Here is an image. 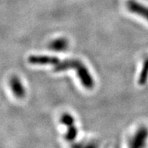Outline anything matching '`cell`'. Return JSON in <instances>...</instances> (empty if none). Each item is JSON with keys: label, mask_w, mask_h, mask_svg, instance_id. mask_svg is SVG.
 <instances>
[{"label": "cell", "mask_w": 148, "mask_h": 148, "mask_svg": "<svg viewBox=\"0 0 148 148\" xmlns=\"http://www.w3.org/2000/svg\"><path fill=\"white\" fill-rule=\"evenodd\" d=\"M70 69H73L76 70L80 82L86 89H93L95 87V80L88 71L87 66L81 60L78 59L59 60L55 65H53V70L56 73L64 72Z\"/></svg>", "instance_id": "obj_1"}, {"label": "cell", "mask_w": 148, "mask_h": 148, "mask_svg": "<svg viewBox=\"0 0 148 148\" xmlns=\"http://www.w3.org/2000/svg\"><path fill=\"white\" fill-rule=\"evenodd\" d=\"M60 123L67 127V132L64 135V138L67 141L71 142L76 138L78 130L75 125V119L70 113H64L60 119Z\"/></svg>", "instance_id": "obj_2"}, {"label": "cell", "mask_w": 148, "mask_h": 148, "mask_svg": "<svg viewBox=\"0 0 148 148\" xmlns=\"http://www.w3.org/2000/svg\"><path fill=\"white\" fill-rule=\"evenodd\" d=\"M148 139V128L145 125L139 127L131 140L130 147L132 148H140L146 146Z\"/></svg>", "instance_id": "obj_3"}, {"label": "cell", "mask_w": 148, "mask_h": 148, "mask_svg": "<svg viewBox=\"0 0 148 148\" xmlns=\"http://www.w3.org/2000/svg\"><path fill=\"white\" fill-rule=\"evenodd\" d=\"M126 8L128 11L140 16L148 21V7L135 0H128L126 2Z\"/></svg>", "instance_id": "obj_4"}, {"label": "cell", "mask_w": 148, "mask_h": 148, "mask_svg": "<svg viewBox=\"0 0 148 148\" xmlns=\"http://www.w3.org/2000/svg\"><path fill=\"white\" fill-rule=\"evenodd\" d=\"M28 62L33 65H55L59 59L55 56L49 55H29Z\"/></svg>", "instance_id": "obj_5"}, {"label": "cell", "mask_w": 148, "mask_h": 148, "mask_svg": "<svg viewBox=\"0 0 148 148\" xmlns=\"http://www.w3.org/2000/svg\"><path fill=\"white\" fill-rule=\"evenodd\" d=\"M10 87L14 95L18 98H23L26 95V90L21 80L18 76H13L10 79Z\"/></svg>", "instance_id": "obj_6"}, {"label": "cell", "mask_w": 148, "mask_h": 148, "mask_svg": "<svg viewBox=\"0 0 148 148\" xmlns=\"http://www.w3.org/2000/svg\"><path fill=\"white\" fill-rule=\"evenodd\" d=\"M69 41L65 37H59L49 44V49L55 51H64L68 49Z\"/></svg>", "instance_id": "obj_7"}, {"label": "cell", "mask_w": 148, "mask_h": 148, "mask_svg": "<svg viewBox=\"0 0 148 148\" xmlns=\"http://www.w3.org/2000/svg\"><path fill=\"white\" fill-rule=\"evenodd\" d=\"M148 81V58H147L144 61L141 71L140 72L138 79V83L139 86H144L146 85Z\"/></svg>", "instance_id": "obj_8"}]
</instances>
